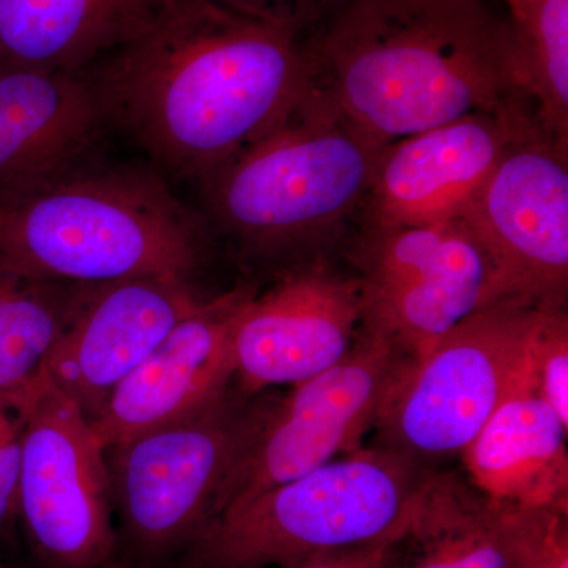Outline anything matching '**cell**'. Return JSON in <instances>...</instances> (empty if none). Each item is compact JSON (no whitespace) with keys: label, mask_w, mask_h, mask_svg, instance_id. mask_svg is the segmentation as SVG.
<instances>
[{"label":"cell","mask_w":568,"mask_h":568,"mask_svg":"<svg viewBox=\"0 0 568 568\" xmlns=\"http://www.w3.org/2000/svg\"><path fill=\"white\" fill-rule=\"evenodd\" d=\"M305 41L219 0H175L88 74L110 125L164 171L201 183L312 91Z\"/></svg>","instance_id":"cell-1"},{"label":"cell","mask_w":568,"mask_h":568,"mask_svg":"<svg viewBox=\"0 0 568 568\" xmlns=\"http://www.w3.org/2000/svg\"><path fill=\"white\" fill-rule=\"evenodd\" d=\"M306 50L316 84L384 145L530 103L510 24L488 0H346Z\"/></svg>","instance_id":"cell-2"},{"label":"cell","mask_w":568,"mask_h":568,"mask_svg":"<svg viewBox=\"0 0 568 568\" xmlns=\"http://www.w3.org/2000/svg\"><path fill=\"white\" fill-rule=\"evenodd\" d=\"M203 220L151 170L85 164L0 197V261L21 274L95 286L138 276L192 278Z\"/></svg>","instance_id":"cell-3"},{"label":"cell","mask_w":568,"mask_h":568,"mask_svg":"<svg viewBox=\"0 0 568 568\" xmlns=\"http://www.w3.org/2000/svg\"><path fill=\"white\" fill-rule=\"evenodd\" d=\"M384 148L315 82L280 125L200 183L205 209L253 256L315 246L364 209Z\"/></svg>","instance_id":"cell-4"},{"label":"cell","mask_w":568,"mask_h":568,"mask_svg":"<svg viewBox=\"0 0 568 568\" xmlns=\"http://www.w3.org/2000/svg\"><path fill=\"white\" fill-rule=\"evenodd\" d=\"M433 469L387 447H362L209 521L181 568H284L403 537Z\"/></svg>","instance_id":"cell-5"},{"label":"cell","mask_w":568,"mask_h":568,"mask_svg":"<svg viewBox=\"0 0 568 568\" xmlns=\"http://www.w3.org/2000/svg\"><path fill=\"white\" fill-rule=\"evenodd\" d=\"M274 398L233 384L201 409L106 448L114 515L138 562L183 551L211 521Z\"/></svg>","instance_id":"cell-6"},{"label":"cell","mask_w":568,"mask_h":568,"mask_svg":"<svg viewBox=\"0 0 568 568\" xmlns=\"http://www.w3.org/2000/svg\"><path fill=\"white\" fill-rule=\"evenodd\" d=\"M537 308L495 304L410 366L377 418L379 443L428 465L459 457L526 368Z\"/></svg>","instance_id":"cell-7"},{"label":"cell","mask_w":568,"mask_h":568,"mask_svg":"<svg viewBox=\"0 0 568 568\" xmlns=\"http://www.w3.org/2000/svg\"><path fill=\"white\" fill-rule=\"evenodd\" d=\"M413 362L362 324L345 357L282 398L216 499L213 518L267 489L361 450ZM211 519V521H212Z\"/></svg>","instance_id":"cell-8"},{"label":"cell","mask_w":568,"mask_h":568,"mask_svg":"<svg viewBox=\"0 0 568 568\" xmlns=\"http://www.w3.org/2000/svg\"><path fill=\"white\" fill-rule=\"evenodd\" d=\"M18 518L40 568H106L118 552L106 450L47 369L29 405Z\"/></svg>","instance_id":"cell-9"},{"label":"cell","mask_w":568,"mask_h":568,"mask_svg":"<svg viewBox=\"0 0 568 568\" xmlns=\"http://www.w3.org/2000/svg\"><path fill=\"white\" fill-rule=\"evenodd\" d=\"M364 320L413 362L467 316L491 305L493 268L463 219L368 226L358 248Z\"/></svg>","instance_id":"cell-10"},{"label":"cell","mask_w":568,"mask_h":568,"mask_svg":"<svg viewBox=\"0 0 568 568\" xmlns=\"http://www.w3.org/2000/svg\"><path fill=\"white\" fill-rule=\"evenodd\" d=\"M567 149L568 144L534 123L508 145L459 215L491 261V305L566 306Z\"/></svg>","instance_id":"cell-11"},{"label":"cell","mask_w":568,"mask_h":568,"mask_svg":"<svg viewBox=\"0 0 568 568\" xmlns=\"http://www.w3.org/2000/svg\"><path fill=\"white\" fill-rule=\"evenodd\" d=\"M364 320L358 276L323 257L291 268L242 302L234 325V384L246 395L295 386L338 364Z\"/></svg>","instance_id":"cell-12"},{"label":"cell","mask_w":568,"mask_h":568,"mask_svg":"<svg viewBox=\"0 0 568 568\" xmlns=\"http://www.w3.org/2000/svg\"><path fill=\"white\" fill-rule=\"evenodd\" d=\"M536 122L532 104L518 103L388 142L364 205L368 226L459 219L508 145Z\"/></svg>","instance_id":"cell-13"},{"label":"cell","mask_w":568,"mask_h":568,"mask_svg":"<svg viewBox=\"0 0 568 568\" xmlns=\"http://www.w3.org/2000/svg\"><path fill=\"white\" fill-rule=\"evenodd\" d=\"M205 301L190 280L171 276L88 286L48 358V375L92 420L112 390Z\"/></svg>","instance_id":"cell-14"},{"label":"cell","mask_w":568,"mask_h":568,"mask_svg":"<svg viewBox=\"0 0 568 568\" xmlns=\"http://www.w3.org/2000/svg\"><path fill=\"white\" fill-rule=\"evenodd\" d=\"M252 291L237 287L207 298L112 390L91 420L104 450L192 414L233 387L234 325Z\"/></svg>","instance_id":"cell-15"},{"label":"cell","mask_w":568,"mask_h":568,"mask_svg":"<svg viewBox=\"0 0 568 568\" xmlns=\"http://www.w3.org/2000/svg\"><path fill=\"white\" fill-rule=\"evenodd\" d=\"M106 125L88 73L0 65V197L91 164Z\"/></svg>","instance_id":"cell-16"},{"label":"cell","mask_w":568,"mask_h":568,"mask_svg":"<svg viewBox=\"0 0 568 568\" xmlns=\"http://www.w3.org/2000/svg\"><path fill=\"white\" fill-rule=\"evenodd\" d=\"M567 436L525 368L459 458L469 484L489 499L568 511Z\"/></svg>","instance_id":"cell-17"},{"label":"cell","mask_w":568,"mask_h":568,"mask_svg":"<svg viewBox=\"0 0 568 568\" xmlns=\"http://www.w3.org/2000/svg\"><path fill=\"white\" fill-rule=\"evenodd\" d=\"M175 0H0V65L88 73Z\"/></svg>","instance_id":"cell-18"},{"label":"cell","mask_w":568,"mask_h":568,"mask_svg":"<svg viewBox=\"0 0 568 568\" xmlns=\"http://www.w3.org/2000/svg\"><path fill=\"white\" fill-rule=\"evenodd\" d=\"M388 568H508L495 504L466 476L432 470Z\"/></svg>","instance_id":"cell-19"},{"label":"cell","mask_w":568,"mask_h":568,"mask_svg":"<svg viewBox=\"0 0 568 568\" xmlns=\"http://www.w3.org/2000/svg\"><path fill=\"white\" fill-rule=\"evenodd\" d=\"M85 290L33 278L0 261V394L39 379Z\"/></svg>","instance_id":"cell-20"},{"label":"cell","mask_w":568,"mask_h":568,"mask_svg":"<svg viewBox=\"0 0 568 568\" xmlns=\"http://www.w3.org/2000/svg\"><path fill=\"white\" fill-rule=\"evenodd\" d=\"M521 88L541 129L568 144V0H503Z\"/></svg>","instance_id":"cell-21"},{"label":"cell","mask_w":568,"mask_h":568,"mask_svg":"<svg viewBox=\"0 0 568 568\" xmlns=\"http://www.w3.org/2000/svg\"><path fill=\"white\" fill-rule=\"evenodd\" d=\"M493 504L508 568H568L566 510Z\"/></svg>","instance_id":"cell-22"},{"label":"cell","mask_w":568,"mask_h":568,"mask_svg":"<svg viewBox=\"0 0 568 568\" xmlns=\"http://www.w3.org/2000/svg\"><path fill=\"white\" fill-rule=\"evenodd\" d=\"M526 372L537 394L568 425V317L566 310H538Z\"/></svg>","instance_id":"cell-23"},{"label":"cell","mask_w":568,"mask_h":568,"mask_svg":"<svg viewBox=\"0 0 568 568\" xmlns=\"http://www.w3.org/2000/svg\"><path fill=\"white\" fill-rule=\"evenodd\" d=\"M33 384L24 390L0 394V534L18 518L22 446Z\"/></svg>","instance_id":"cell-24"},{"label":"cell","mask_w":568,"mask_h":568,"mask_svg":"<svg viewBox=\"0 0 568 568\" xmlns=\"http://www.w3.org/2000/svg\"><path fill=\"white\" fill-rule=\"evenodd\" d=\"M219 2L242 13L282 26L306 40L320 31L325 22L342 9L346 0H219Z\"/></svg>","instance_id":"cell-25"},{"label":"cell","mask_w":568,"mask_h":568,"mask_svg":"<svg viewBox=\"0 0 568 568\" xmlns=\"http://www.w3.org/2000/svg\"><path fill=\"white\" fill-rule=\"evenodd\" d=\"M395 541L339 549L301 560L284 568H388Z\"/></svg>","instance_id":"cell-26"},{"label":"cell","mask_w":568,"mask_h":568,"mask_svg":"<svg viewBox=\"0 0 568 568\" xmlns=\"http://www.w3.org/2000/svg\"><path fill=\"white\" fill-rule=\"evenodd\" d=\"M106 568H129V567L119 566V564L115 562V560H112V562L108 564Z\"/></svg>","instance_id":"cell-27"},{"label":"cell","mask_w":568,"mask_h":568,"mask_svg":"<svg viewBox=\"0 0 568 568\" xmlns=\"http://www.w3.org/2000/svg\"><path fill=\"white\" fill-rule=\"evenodd\" d=\"M0 568H9L6 566V564L2 562V560H0Z\"/></svg>","instance_id":"cell-28"}]
</instances>
